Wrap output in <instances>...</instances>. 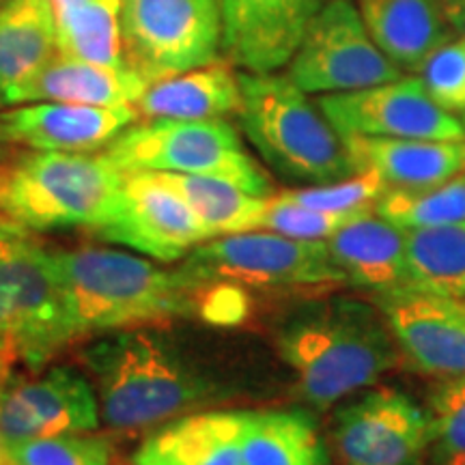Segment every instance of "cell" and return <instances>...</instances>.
<instances>
[{"mask_svg": "<svg viewBox=\"0 0 465 465\" xmlns=\"http://www.w3.org/2000/svg\"><path fill=\"white\" fill-rule=\"evenodd\" d=\"M52 267L74 341L199 317L207 284L183 267L166 270L113 248L52 250Z\"/></svg>", "mask_w": 465, "mask_h": 465, "instance_id": "6da1fadb", "label": "cell"}, {"mask_svg": "<svg viewBox=\"0 0 465 465\" xmlns=\"http://www.w3.org/2000/svg\"><path fill=\"white\" fill-rule=\"evenodd\" d=\"M100 416L114 431L134 433L185 416L209 397V383L149 328L108 332L80 353Z\"/></svg>", "mask_w": 465, "mask_h": 465, "instance_id": "7a4b0ae2", "label": "cell"}, {"mask_svg": "<svg viewBox=\"0 0 465 465\" xmlns=\"http://www.w3.org/2000/svg\"><path fill=\"white\" fill-rule=\"evenodd\" d=\"M278 347L298 375L302 399L317 410L371 386L397 362L386 319L358 300H334L293 319Z\"/></svg>", "mask_w": 465, "mask_h": 465, "instance_id": "3957f363", "label": "cell"}, {"mask_svg": "<svg viewBox=\"0 0 465 465\" xmlns=\"http://www.w3.org/2000/svg\"><path fill=\"white\" fill-rule=\"evenodd\" d=\"M240 91L242 132L272 171L308 185L358 174L345 138L289 74L242 72Z\"/></svg>", "mask_w": 465, "mask_h": 465, "instance_id": "277c9868", "label": "cell"}, {"mask_svg": "<svg viewBox=\"0 0 465 465\" xmlns=\"http://www.w3.org/2000/svg\"><path fill=\"white\" fill-rule=\"evenodd\" d=\"M125 177L104 153L28 149L9 168L0 213L28 231L91 232L113 216Z\"/></svg>", "mask_w": 465, "mask_h": 465, "instance_id": "5b68a950", "label": "cell"}, {"mask_svg": "<svg viewBox=\"0 0 465 465\" xmlns=\"http://www.w3.org/2000/svg\"><path fill=\"white\" fill-rule=\"evenodd\" d=\"M124 173H179L224 179L254 196H272V182L226 119L143 121L124 130L106 149Z\"/></svg>", "mask_w": 465, "mask_h": 465, "instance_id": "8992f818", "label": "cell"}, {"mask_svg": "<svg viewBox=\"0 0 465 465\" xmlns=\"http://www.w3.org/2000/svg\"><path fill=\"white\" fill-rule=\"evenodd\" d=\"M74 342L52 250L25 226L0 220V353L42 366Z\"/></svg>", "mask_w": 465, "mask_h": 465, "instance_id": "52a82bcc", "label": "cell"}, {"mask_svg": "<svg viewBox=\"0 0 465 465\" xmlns=\"http://www.w3.org/2000/svg\"><path fill=\"white\" fill-rule=\"evenodd\" d=\"M182 267L199 281L243 289H315L347 282L325 242L295 240L263 229L203 242Z\"/></svg>", "mask_w": 465, "mask_h": 465, "instance_id": "ba28073f", "label": "cell"}, {"mask_svg": "<svg viewBox=\"0 0 465 465\" xmlns=\"http://www.w3.org/2000/svg\"><path fill=\"white\" fill-rule=\"evenodd\" d=\"M127 67L147 83L223 58L220 0H121Z\"/></svg>", "mask_w": 465, "mask_h": 465, "instance_id": "9c48e42d", "label": "cell"}, {"mask_svg": "<svg viewBox=\"0 0 465 465\" xmlns=\"http://www.w3.org/2000/svg\"><path fill=\"white\" fill-rule=\"evenodd\" d=\"M289 75L308 95H332L392 83L401 69L377 48L351 0H325L291 58Z\"/></svg>", "mask_w": 465, "mask_h": 465, "instance_id": "30bf717a", "label": "cell"}, {"mask_svg": "<svg viewBox=\"0 0 465 465\" xmlns=\"http://www.w3.org/2000/svg\"><path fill=\"white\" fill-rule=\"evenodd\" d=\"M317 106L342 138H465V125L431 100L420 75H401L369 89L322 95Z\"/></svg>", "mask_w": 465, "mask_h": 465, "instance_id": "8fae6325", "label": "cell"}, {"mask_svg": "<svg viewBox=\"0 0 465 465\" xmlns=\"http://www.w3.org/2000/svg\"><path fill=\"white\" fill-rule=\"evenodd\" d=\"M91 232L160 263L182 261L207 242L199 218L153 173H127L113 216Z\"/></svg>", "mask_w": 465, "mask_h": 465, "instance_id": "7c38bea8", "label": "cell"}, {"mask_svg": "<svg viewBox=\"0 0 465 465\" xmlns=\"http://www.w3.org/2000/svg\"><path fill=\"white\" fill-rule=\"evenodd\" d=\"M102 424L93 381L74 366H52L37 377H9L0 397L3 444L63 433H91Z\"/></svg>", "mask_w": 465, "mask_h": 465, "instance_id": "4fadbf2b", "label": "cell"}, {"mask_svg": "<svg viewBox=\"0 0 465 465\" xmlns=\"http://www.w3.org/2000/svg\"><path fill=\"white\" fill-rule=\"evenodd\" d=\"M334 440L347 465H416L433 435L429 414L383 388L339 411Z\"/></svg>", "mask_w": 465, "mask_h": 465, "instance_id": "5bb4252c", "label": "cell"}, {"mask_svg": "<svg viewBox=\"0 0 465 465\" xmlns=\"http://www.w3.org/2000/svg\"><path fill=\"white\" fill-rule=\"evenodd\" d=\"M377 308L405 353L427 375H465V302L416 289L377 295Z\"/></svg>", "mask_w": 465, "mask_h": 465, "instance_id": "9a60e30c", "label": "cell"}, {"mask_svg": "<svg viewBox=\"0 0 465 465\" xmlns=\"http://www.w3.org/2000/svg\"><path fill=\"white\" fill-rule=\"evenodd\" d=\"M323 0H220L223 58L248 74H274L298 52Z\"/></svg>", "mask_w": 465, "mask_h": 465, "instance_id": "2e32d148", "label": "cell"}, {"mask_svg": "<svg viewBox=\"0 0 465 465\" xmlns=\"http://www.w3.org/2000/svg\"><path fill=\"white\" fill-rule=\"evenodd\" d=\"M138 113L134 106L31 102L0 113V143L31 151L93 153L106 149L127 130Z\"/></svg>", "mask_w": 465, "mask_h": 465, "instance_id": "e0dca14e", "label": "cell"}, {"mask_svg": "<svg viewBox=\"0 0 465 465\" xmlns=\"http://www.w3.org/2000/svg\"><path fill=\"white\" fill-rule=\"evenodd\" d=\"M345 144L356 171L377 173L388 188H433L465 173V138L427 141L347 136Z\"/></svg>", "mask_w": 465, "mask_h": 465, "instance_id": "ac0fdd59", "label": "cell"}, {"mask_svg": "<svg viewBox=\"0 0 465 465\" xmlns=\"http://www.w3.org/2000/svg\"><path fill=\"white\" fill-rule=\"evenodd\" d=\"M325 243L347 282L377 295L410 287L405 231L377 216L373 207L341 226Z\"/></svg>", "mask_w": 465, "mask_h": 465, "instance_id": "d6986e66", "label": "cell"}, {"mask_svg": "<svg viewBox=\"0 0 465 465\" xmlns=\"http://www.w3.org/2000/svg\"><path fill=\"white\" fill-rule=\"evenodd\" d=\"M134 465H242V411L173 418L138 446Z\"/></svg>", "mask_w": 465, "mask_h": 465, "instance_id": "ffe728a7", "label": "cell"}, {"mask_svg": "<svg viewBox=\"0 0 465 465\" xmlns=\"http://www.w3.org/2000/svg\"><path fill=\"white\" fill-rule=\"evenodd\" d=\"M240 104V74L226 58H218L205 67L155 80L134 108L144 121H207L237 114Z\"/></svg>", "mask_w": 465, "mask_h": 465, "instance_id": "44dd1931", "label": "cell"}, {"mask_svg": "<svg viewBox=\"0 0 465 465\" xmlns=\"http://www.w3.org/2000/svg\"><path fill=\"white\" fill-rule=\"evenodd\" d=\"M58 54L50 0H7L0 5V108Z\"/></svg>", "mask_w": 465, "mask_h": 465, "instance_id": "7402d4cb", "label": "cell"}, {"mask_svg": "<svg viewBox=\"0 0 465 465\" xmlns=\"http://www.w3.org/2000/svg\"><path fill=\"white\" fill-rule=\"evenodd\" d=\"M149 83L132 67H108L56 54L17 95L15 106L31 102L136 106Z\"/></svg>", "mask_w": 465, "mask_h": 465, "instance_id": "603a6c76", "label": "cell"}, {"mask_svg": "<svg viewBox=\"0 0 465 465\" xmlns=\"http://www.w3.org/2000/svg\"><path fill=\"white\" fill-rule=\"evenodd\" d=\"M371 37L401 72H416L455 33L435 0H360Z\"/></svg>", "mask_w": 465, "mask_h": 465, "instance_id": "cb8c5ba5", "label": "cell"}, {"mask_svg": "<svg viewBox=\"0 0 465 465\" xmlns=\"http://www.w3.org/2000/svg\"><path fill=\"white\" fill-rule=\"evenodd\" d=\"M242 465H330V457L308 411H242Z\"/></svg>", "mask_w": 465, "mask_h": 465, "instance_id": "d4e9b609", "label": "cell"}, {"mask_svg": "<svg viewBox=\"0 0 465 465\" xmlns=\"http://www.w3.org/2000/svg\"><path fill=\"white\" fill-rule=\"evenodd\" d=\"M153 174L182 196L192 213L199 218L203 231L207 232V240L232 235V232L257 231L261 226V216L267 205L263 196L250 194L216 177L179 173Z\"/></svg>", "mask_w": 465, "mask_h": 465, "instance_id": "484cf974", "label": "cell"}, {"mask_svg": "<svg viewBox=\"0 0 465 465\" xmlns=\"http://www.w3.org/2000/svg\"><path fill=\"white\" fill-rule=\"evenodd\" d=\"M56 25L58 54L97 63L108 67H127L121 42L119 11L106 0H50Z\"/></svg>", "mask_w": 465, "mask_h": 465, "instance_id": "4316f807", "label": "cell"}, {"mask_svg": "<svg viewBox=\"0 0 465 465\" xmlns=\"http://www.w3.org/2000/svg\"><path fill=\"white\" fill-rule=\"evenodd\" d=\"M410 287L465 300V223L405 231Z\"/></svg>", "mask_w": 465, "mask_h": 465, "instance_id": "83f0119b", "label": "cell"}, {"mask_svg": "<svg viewBox=\"0 0 465 465\" xmlns=\"http://www.w3.org/2000/svg\"><path fill=\"white\" fill-rule=\"evenodd\" d=\"M373 209L377 216L403 231L465 223V173L433 188H388Z\"/></svg>", "mask_w": 465, "mask_h": 465, "instance_id": "f1b7e54d", "label": "cell"}, {"mask_svg": "<svg viewBox=\"0 0 465 465\" xmlns=\"http://www.w3.org/2000/svg\"><path fill=\"white\" fill-rule=\"evenodd\" d=\"M113 444L102 435L63 433L3 444L7 465H110Z\"/></svg>", "mask_w": 465, "mask_h": 465, "instance_id": "f546056e", "label": "cell"}, {"mask_svg": "<svg viewBox=\"0 0 465 465\" xmlns=\"http://www.w3.org/2000/svg\"><path fill=\"white\" fill-rule=\"evenodd\" d=\"M388 185L373 171H362L353 177L341 179L334 183L323 185H306V188L282 192V199L298 203L302 207L317 209V212L330 213H351L360 209L375 207V203Z\"/></svg>", "mask_w": 465, "mask_h": 465, "instance_id": "4dcf8cb0", "label": "cell"}, {"mask_svg": "<svg viewBox=\"0 0 465 465\" xmlns=\"http://www.w3.org/2000/svg\"><path fill=\"white\" fill-rule=\"evenodd\" d=\"M362 212H366V209H360V212L351 213L317 212V209L302 207L298 203H291L278 194L267 199L259 229L281 232V235L295 237V240L325 242L328 237H332L341 226L351 223V220Z\"/></svg>", "mask_w": 465, "mask_h": 465, "instance_id": "1f68e13d", "label": "cell"}, {"mask_svg": "<svg viewBox=\"0 0 465 465\" xmlns=\"http://www.w3.org/2000/svg\"><path fill=\"white\" fill-rule=\"evenodd\" d=\"M424 89L440 108L465 113V37L440 45L418 69Z\"/></svg>", "mask_w": 465, "mask_h": 465, "instance_id": "d6a6232c", "label": "cell"}, {"mask_svg": "<svg viewBox=\"0 0 465 465\" xmlns=\"http://www.w3.org/2000/svg\"><path fill=\"white\" fill-rule=\"evenodd\" d=\"M429 420L441 459L465 450V375L449 377L435 388Z\"/></svg>", "mask_w": 465, "mask_h": 465, "instance_id": "836d02e7", "label": "cell"}, {"mask_svg": "<svg viewBox=\"0 0 465 465\" xmlns=\"http://www.w3.org/2000/svg\"><path fill=\"white\" fill-rule=\"evenodd\" d=\"M250 300L246 289L231 282H207L199 317L216 325H235L246 319Z\"/></svg>", "mask_w": 465, "mask_h": 465, "instance_id": "e575fe53", "label": "cell"}, {"mask_svg": "<svg viewBox=\"0 0 465 465\" xmlns=\"http://www.w3.org/2000/svg\"><path fill=\"white\" fill-rule=\"evenodd\" d=\"M455 37H465V0H435Z\"/></svg>", "mask_w": 465, "mask_h": 465, "instance_id": "d590c367", "label": "cell"}, {"mask_svg": "<svg viewBox=\"0 0 465 465\" xmlns=\"http://www.w3.org/2000/svg\"><path fill=\"white\" fill-rule=\"evenodd\" d=\"M14 160H15V155L7 149V144L0 143V194H3L5 182H7L9 168H11V164H14Z\"/></svg>", "mask_w": 465, "mask_h": 465, "instance_id": "8d00e7d4", "label": "cell"}, {"mask_svg": "<svg viewBox=\"0 0 465 465\" xmlns=\"http://www.w3.org/2000/svg\"><path fill=\"white\" fill-rule=\"evenodd\" d=\"M11 364H14V360L0 353V397H3L5 386H7L11 377ZM0 461H3V438H0Z\"/></svg>", "mask_w": 465, "mask_h": 465, "instance_id": "74e56055", "label": "cell"}, {"mask_svg": "<svg viewBox=\"0 0 465 465\" xmlns=\"http://www.w3.org/2000/svg\"><path fill=\"white\" fill-rule=\"evenodd\" d=\"M441 465H465V450L444 457V459H441Z\"/></svg>", "mask_w": 465, "mask_h": 465, "instance_id": "f35d334b", "label": "cell"}, {"mask_svg": "<svg viewBox=\"0 0 465 465\" xmlns=\"http://www.w3.org/2000/svg\"><path fill=\"white\" fill-rule=\"evenodd\" d=\"M106 3H108L113 9H116V11H119V7H121V0H106Z\"/></svg>", "mask_w": 465, "mask_h": 465, "instance_id": "ab89813d", "label": "cell"}, {"mask_svg": "<svg viewBox=\"0 0 465 465\" xmlns=\"http://www.w3.org/2000/svg\"><path fill=\"white\" fill-rule=\"evenodd\" d=\"M3 3H7V0H0V5H3Z\"/></svg>", "mask_w": 465, "mask_h": 465, "instance_id": "60d3db41", "label": "cell"}, {"mask_svg": "<svg viewBox=\"0 0 465 465\" xmlns=\"http://www.w3.org/2000/svg\"><path fill=\"white\" fill-rule=\"evenodd\" d=\"M0 465H7V463H3V461H0Z\"/></svg>", "mask_w": 465, "mask_h": 465, "instance_id": "b9f144b4", "label": "cell"}, {"mask_svg": "<svg viewBox=\"0 0 465 465\" xmlns=\"http://www.w3.org/2000/svg\"><path fill=\"white\" fill-rule=\"evenodd\" d=\"M463 121H465V119H463ZM463 125H465V124H463Z\"/></svg>", "mask_w": 465, "mask_h": 465, "instance_id": "7bdbcfd3", "label": "cell"}]
</instances>
